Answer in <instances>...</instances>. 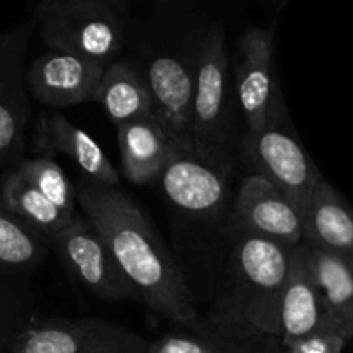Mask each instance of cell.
<instances>
[{
    "label": "cell",
    "mask_w": 353,
    "mask_h": 353,
    "mask_svg": "<svg viewBox=\"0 0 353 353\" xmlns=\"http://www.w3.org/2000/svg\"><path fill=\"white\" fill-rule=\"evenodd\" d=\"M322 332H339L348 338L325 301L324 293L312 272L307 246L301 243L291 248L290 276L281 301L279 338L283 345L290 348Z\"/></svg>",
    "instance_id": "obj_9"
},
{
    "label": "cell",
    "mask_w": 353,
    "mask_h": 353,
    "mask_svg": "<svg viewBox=\"0 0 353 353\" xmlns=\"http://www.w3.org/2000/svg\"><path fill=\"white\" fill-rule=\"evenodd\" d=\"M230 227L286 246L303 243L298 206L272 182L253 173L244 176L237 189Z\"/></svg>",
    "instance_id": "obj_10"
},
{
    "label": "cell",
    "mask_w": 353,
    "mask_h": 353,
    "mask_svg": "<svg viewBox=\"0 0 353 353\" xmlns=\"http://www.w3.org/2000/svg\"><path fill=\"white\" fill-rule=\"evenodd\" d=\"M237 154L253 175L272 182L298 210L314 185L324 179L291 127L279 94L267 123L258 130H244Z\"/></svg>",
    "instance_id": "obj_4"
},
{
    "label": "cell",
    "mask_w": 353,
    "mask_h": 353,
    "mask_svg": "<svg viewBox=\"0 0 353 353\" xmlns=\"http://www.w3.org/2000/svg\"><path fill=\"white\" fill-rule=\"evenodd\" d=\"M110 2L114 6V8H117V6H121V2H123V0H110Z\"/></svg>",
    "instance_id": "obj_25"
},
{
    "label": "cell",
    "mask_w": 353,
    "mask_h": 353,
    "mask_svg": "<svg viewBox=\"0 0 353 353\" xmlns=\"http://www.w3.org/2000/svg\"><path fill=\"white\" fill-rule=\"evenodd\" d=\"M77 201L94 223L120 269L152 312L179 324H194L192 291L141 206L117 185L83 179Z\"/></svg>",
    "instance_id": "obj_1"
},
{
    "label": "cell",
    "mask_w": 353,
    "mask_h": 353,
    "mask_svg": "<svg viewBox=\"0 0 353 353\" xmlns=\"http://www.w3.org/2000/svg\"><path fill=\"white\" fill-rule=\"evenodd\" d=\"M227 176L194 152L173 151L158 181L173 206L191 215L210 216L223 208Z\"/></svg>",
    "instance_id": "obj_13"
},
{
    "label": "cell",
    "mask_w": 353,
    "mask_h": 353,
    "mask_svg": "<svg viewBox=\"0 0 353 353\" xmlns=\"http://www.w3.org/2000/svg\"><path fill=\"white\" fill-rule=\"evenodd\" d=\"M104 70L97 61L49 49L28 68L26 85L43 106L63 110L97 101Z\"/></svg>",
    "instance_id": "obj_11"
},
{
    "label": "cell",
    "mask_w": 353,
    "mask_h": 353,
    "mask_svg": "<svg viewBox=\"0 0 353 353\" xmlns=\"http://www.w3.org/2000/svg\"><path fill=\"white\" fill-rule=\"evenodd\" d=\"M50 243L70 272L94 296L106 301H141L106 241L85 215L74 216Z\"/></svg>",
    "instance_id": "obj_8"
},
{
    "label": "cell",
    "mask_w": 353,
    "mask_h": 353,
    "mask_svg": "<svg viewBox=\"0 0 353 353\" xmlns=\"http://www.w3.org/2000/svg\"><path fill=\"white\" fill-rule=\"evenodd\" d=\"M46 254V243L33 227L6 208H0V263L8 267H32Z\"/></svg>",
    "instance_id": "obj_20"
},
{
    "label": "cell",
    "mask_w": 353,
    "mask_h": 353,
    "mask_svg": "<svg viewBox=\"0 0 353 353\" xmlns=\"http://www.w3.org/2000/svg\"><path fill=\"white\" fill-rule=\"evenodd\" d=\"M40 37L52 50L97 63H114L125 46V30L110 0H43Z\"/></svg>",
    "instance_id": "obj_5"
},
{
    "label": "cell",
    "mask_w": 353,
    "mask_h": 353,
    "mask_svg": "<svg viewBox=\"0 0 353 353\" xmlns=\"http://www.w3.org/2000/svg\"><path fill=\"white\" fill-rule=\"evenodd\" d=\"M343 258H345V256H343ZM345 260H346V263L350 265V270H352V274H353V254H352V256H346Z\"/></svg>",
    "instance_id": "obj_23"
},
{
    "label": "cell",
    "mask_w": 353,
    "mask_h": 353,
    "mask_svg": "<svg viewBox=\"0 0 353 353\" xmlns=\"http://www.w3.org/2000/svg\"><path fill=\"white\" fill-rule=\"evenodd\" d=\"M307 246L312 272L324 293L332 315L353 339V274L341 254Z\"/></svg>",
    "instance_id": "obj_18"
},
{
    "label": "cell",
    "mask_w": 353,
    "mask_h": 353,
    "mask_svg": "<svg viewBox=\"0 0 353 353\" xmlns=\"http://www.w3.org/2000/svg\"><path fill=\"white\" fill-rule=\"evenodd\" d=\"M201 40L192 49L159 50L141 70L151 90L156 120L168 135L173 149L181 152H192L191 114Z\"/></svg>",
    "instance_id": "obj_6"
},
{
    "label": "cell",
    "mask_w": 353,
    "mask_h": 353,
    "mask_svg": "<svg viewBox=\"0 0 353 353\" xmlns=\"http://www.w3.org/2000/svg\"><path fill=\"white\" fill-rule=\"evenodd\" d=\"M230 232V283L222 308L213 317L216 331L237 339L279 338L281 301L293 246L237 229Z\"/></svg>",
    "instance_id": "obj_2"
},
{
    "label": "cell",
    "mask_w": 353,
    "mask_h": 353,
    "mask_svg": "<svg viewBox=\"0 0 353 353\" xmlns=\"http://www.w3.org/2000/svg\"><path fill=\"white\" fill-rule=\"evenodd\" d=\"M213 346V345H212ZM213 353H227V352H220L219 348H215V346H213Z\"/></svg>",
    "instance_id": "obj_26"
},
{
    "label": "cell",
    "mask_w": 353,
    "mask_h": 353,
    "mask_svg": "<svg viewBox=\"0 0 353 353\" xmlns=\"http://www.w3.org/2000/svg\"><path fill=\"white\" fill-rule=\"evenodd\" d=\"M4 203L40 236L52 241L74 216H68L16 170L4 182Z\"/></svg>",
    "instance_id": "obj_19"
},
{
    "label": "cell",
    "mask_w": 353,
    "mask_h": 353,
    "mask_svg": "<svg viewBox=\"0 0 353 353\" xmlns=\"http://www.w3.org/2000/svg\"><path fill=\"white\" fill-rule=\"evenodd\" d=\"M229 68L225 32L220 23H215L206 30L199 46L191 139L192 152L225 175L232 168L234 108L237 101Z\"/></svg>",
    "instance_id": "obj_3"
},
{
    "label": "cell",
    "mask_w": 353,
    "mask_h": 353,
    "mask_svg": "<svg viewBox=\"0 0 353 353\" xmlns=\"http://www.w3.org/2000/svg\"><path fill=\"white\" fill-rule=\"evenodd\" d=\"M303 243L341 256L353 254V206L325 179L300 206Z\"/></svg>",
    "instance_id": "obj_14"
},
{
    "label": "cell",
    "mask_w": 353,
    "mask_h": 353,
    "mask_svg": "<svg viewBox=\"0 0 353 353\" xmlns=\"http://www.w3.org/2000/svg\"><path fill=\"white\" fill-rule=\"evenodd\" d=\"M40 142L47 151L63 152L85 173V179L103 185H118L120 175L101 145L63 114H47L40 123Z\"/></svg>",
    "instance_id": "obj_16"
},
{
    "label": "cell",
    "mask_w": 353,
    "mask_h": 353,
    "mask_svg": "<svg viewBox=\"0 0 353 353\" xmlns=\"http://www.w3.org/2000/svg\"><path fill=\"white\" fill-rule=\"evenodd\" d=\"M18 172L25 176L30 184L35 185L49 201H52L61 212L68 216H74L77 212V188L71 184L64 170L49 156H39L33 159H25L19 165Z\"/></svg>",
    "instance_id": "obj_21"
},
{
    "label": "cell",
    "mask_w": 353,
    "mask_h": 353,
    "mask_svg": "<svg viewBox=\"0 0 353 353\" xmlns=\"http://www.w3.org/2000/svg\"><path fill=\"white\" fill-rule=\"evenodd\" d=\"M149 353H213L212 343L189 336H165L151 341Z\"/></svg>",
    "instance_id": "obj_22"
},
{
    "label": "cell",
    "mask_w": 353,
    "mask_h": 353,
    "mask_svg": "<svg viewBox=\"0 0 353 353\" xmlns=\"http://www.w3.org/2000/svg\"><path fill=\"white\" fill-rule=\"evenodd\" d=\"M118 148L123 175L137 185L158 181L175 151L156 117L118 127Z\"/></svg>",
    "instance_id": "obj_15"
},
{
    "label": "cell",
    "mask_w": 353,
    "mask_h": 353,
    "mask_svg": "<svg viewBox=\"0 0 353 353\" xmlns=\"http://www.w3.org/2000/svg\"><path fill=\"white\" fill-rule=\"evenodd\" d=\"M274 33L270 30H246L237 43L234 88L243 114L244 130H258L269 120L277 97L272 74Z\"/></svg>",
    "instance_id": "obj_12"
},
{
    "label": "cell",
    "mask_w": 353,
    "mask_h": 353,
    "mask_svg": "<svg viewBox=\"0 0 353 353\" xmlns=\"http://www.w3.org/2000/svg\"><path fill=\"white\" fill-rule=\"evenodd\" d=\"M151 341L96 317L46 319L16 336L12 353H149Z\"/></svg>",
    "instance_id": "obj_7"
},
{
    "label": "cell",
    "mask_w": 353,
    "mask_h": 353,
    "mask_svg": "<svg viewBox=\"0 0 353 353\" xmlns=\"http://www.w3.org/2000/svg\"><path fill=\"white\" fill-rule=\"evenodd\" d=\"M274 2H276V4L279 6V8H283V6H286L288 2H290V0H274Z\"/></svg>",
    "instance_id": "obj_24"
},
{
    "label": "cell",
    "mask_w": 353,
    "mask_h": 353,
    "mask_svg": "<svg viewBox=\"0 0 353 353\" xmlns=\"http://www.w3.org/2000/svg\"><path fill=\"white\" fill-rule=\"evenodd\" d=\"M96 103L103 106L117 128L130 121L154 117V103L148 81L141 70L128 61L108 64Z\"/></svg>",
    "instance_id": "obj_17"
}]
</instances>
